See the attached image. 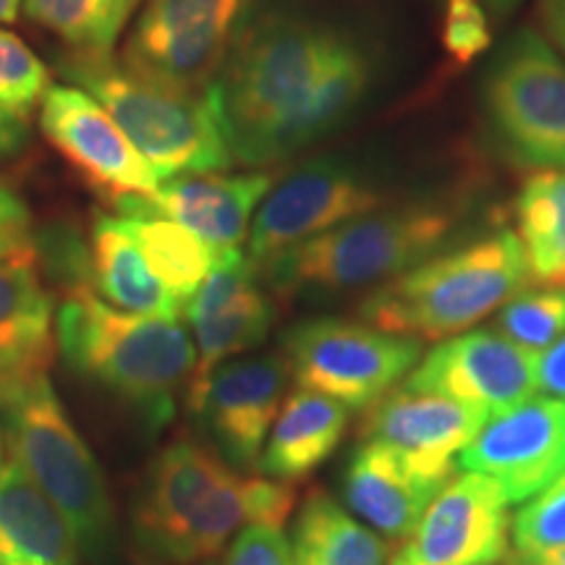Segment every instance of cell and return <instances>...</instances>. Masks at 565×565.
Returning a JSON list of instances; mask_svg holds the SVG:
<instances>
[{"label":"cell","instance_id":"obj_1","mask_svg":"<svg viewBox=\"0 0 565 565\" xmlns=\"http://www.w3.org/2000/svg\"><path fill=\"white\" fill-rule=\"evenodd\" d=\"M372 74L364 47L335 26L286 13L244 26L212 82L233 162L278 166L333 134Z\"/></svg>","mask_w":565,"mask_h":565},{"label":"cell","instance_id":"obj_2","mask_svg":"<svg viewBox=\"0 0 565 565\" xmlns=\"http://www.w3.org/2000/svg\"><path fill=\"white\" fill-rule=\"evenodd\" d=\"M55 345L71 370L131 408L152 435L171 424L196 370L194 335L181 317L121 312L95 291L61 301Z\"/></svg>","mask_w":565,"mask_h":565},{"label":"cell","instance_id":"obj_3","mask_svg":"<svg viewBox=\"0 0 565 565\" xmlns=\"http://www.w3.org/2000/svg\"><path fill=\"white\" fill-rule=\"evenodd\" d=\"M58 68L108 110L160 181L215 173L233 162L212 84L200 92L173 87L113 55L71 53Z\"/></svg>","mask_w":565,"mask_h":565},{"label":"cell","instance_id":"obj_4","mask_svg":"<svg viewBox=\"0 0 565 565\" xmlns=\"http://www.w3.org/2000/svg\"><path fill=\"white\" fill-rule=\"evenodd\" d=\"M529 282L519 236L498 231L395 275L366 296L359 317L393 335L445 341L484 320Z\"/></svg>","mask_w":565,"mask_h":565},{"label":"cell","instance_id":"obj_5","mask_svg":"<svg viewBox=\"0 0 565 565\" xmlns=\"http://www.w3.org/2000/svg\"><path fill=\"white\" fill-rule=\"evenodd\" d=\"M456 223L458 207L435 200L377 207L280 254L257 273L280 296L362 291L433 257Z\"/></svg>","mask_w":565,"mask_h":565},{"label":"cell","instance_id":"obj_6","mask_svg":"<svg viewBox=\"0 0 565 565\" xmlns=\"http://www.w3.org/2000/svg\"><path fill=\"white\" fill-rule=\"evenodd\" d=\"M0 414L13 461L63 513L82 553L108 555L116 540L108 484L47 372L0 393Z\"/></svg>","mask_w":565,"mask_h":565},{"label":"cell","instance_id":"obj_7","mask_svg":"<svg viewBox=\"0 0 565 565\" xmlns=\"http://www.w3.org/2000/svg\"><path fill=\"white\" fill-rule=\"evenodd\" d=\"M484 126L515 166L565 171V58L534 32L515 30L482 79Z\"/></svg>","mask_w":565,"mask_h":565},{"label":"cell","instance_id":"obj_8","mask_svg":"<svg viewBox=\"0 0 565 565\" xmlns=\"http://www.w3.org/2000/svg\"><path fill=\"white\" fill-rule=\"evenodd\" d=\"M282 349L299 387L349 408H366L383 398L422 356V343L414 338L338 317L296 324L282 338Z\"/></svg>","mask_w":565,"mask_h":565},{"label":"cell","instance_id":"obj_9","mask_svg":"<svg viewBox=\"0 0 565 565\" xmlns=\"http://www.w3.org/2000/svg\"><path fill=\"white\" fill-rule=\"evenodd\" d=\"M254 0H147L121 61L181 89H207L244 32Z\"/></svg>","mask_w":565,"mask_h":565},{"label":"cell","instance_id":"obj_10","mask_svg":"<svg viewBox=\"0 0 565 565\" xmlns=\"http://www.w3.org/2000/svg\"><path fill=\"white\" fill-rule=\"evenodd\" d=\"M380 204V189H374L351 162L317 158L275 183L254 212L249 259L263 267L309 238L377 210Z\"/></svg>","mask_w":565,"mask_h":565},{"label":"cell","instance_id":"obj_11","mask_svg":"<svg viewBox=\"0 0 565 565\" xmlns=\"http://www.w3.org/2000/svg\"><path fill=\"white\" fill-rule=\"evenodd\" d=\"M294 372L286 353L228 359L186 395L215 450L233 471L257 469L275 416L288 395Z\"/></svg>","mask_w":565,"mask_h":565},{"label":"cell","instance_id":"obj_12","mask_svg":"<svg viewBox=\"0 0 565 565\" xmlns=\"http://www.w3.org/2000/svg\"><path fill=\"white\" fill-rule=\"evenodd\" d=\"M40 105L45 139L110 207L124 196H145L160 186L150 162L87 92L58 84L47 89Z\"/></svg>","mask_w":565,"mask_h":565},{"label":"cell","instance_id":"obj_13","mask_svg":"<svg viewBox=\"0 0 565 565\" xmlns=\"http://www.w3.org/2000/svg\"><path fill=\"white\" fill-rule=\"evenodd\" d=\"M458 466L498 482L508 503H526L565 471V404L532 395L490 414Z\"/></svg>","mask_w":565,"mask_h":565},{"label":"cell","instance_id":"obj_14","mask_svg":"<svg viewBox=\"0 0 565 565\" xmlns=\"http://www.w3.org/2000/svg\"><path fill=\"white\" fill-rule=\"evenodd\" d=\"M487 416L482 406L401 385L364 408L359 435L364 443L385 445L422 477L448 482Z\"/></svg>","mask_w":565,"mask_h":565},{"label":"cell","instance_id":"obj_15","mask_svg":"<svg viewBox=\"0 0 565 565\" xmlns=\"http://www.w3.org/2000/svg\"><path fill=\"white\" fill-rule=\"evenodd\" d=\"M508 505L490 477L456 471L395 555L412 565H494L508 553Z\"/></svg>","mask_w":565,"mask_h":565},{"label":"cell","instance_id":"obj_16","mask_svg":"<svg viewBox=\"0 0 565 565\" xmlns=\"http://www.w3.org/2000/svg\"><path fill=\"white\" fill-rule=\"evenodd\" d=\"M536 356L540 353L521 349L492 330H471L435 345L404 385L498 414L540 391Z\"/></svg>","mask_w":565,"mask_h":565},{"label":"cell","instance_id":"obj_17","mask_svg":"<svg viewBox=\"0 0 565 565\" xmlns=\"http://www.w3.org/2000/svg\"><path fill=\"white\" fill-rule=\"evenodd\" d=\"M257 280V265L242 249L215 257L207 278L183 309L196 345V370L183 395L194 393L215 366L257 349L270 333L275 307Z\"/></svg>","mask_w":565,"mask_h":565},{"label":"cell","instance_id":"obj_18","mask_svg":"<svg viewBox=\"0 0 565 565\" xmlns=\"http://www.w3.org/2000/svg\"><path fill=\"white\" fill-rule=\"evenodd\" d=\"M275 186L267 171L223 175H181L166 181L152 194L124 196L113 207L118 215L168 217L200 236L215 257L242 249L249 236L254 212Z\"/></svg>","mask_w":565,"mask_h":565},{"label":"cell","instance_id":"obj_19","mask_svg":"<svg viewBox=\"0 0 565 565\" xmlns=\"http://www.w3.org/2000/svg\"><path fill=\"white\" fill-rule=\"evenodd\" d=\"M233 471L207 445L179 437L160 450L134 505L137 545L154 561H171L183 529L194 519L210 492Z\"/></svg>","mask_w":565,"mask_h":565},{"label":"cell","instance_id":"obj_20","mask_svg":"<svg viewBox=\"0 0 565 565\" xmlns=\"http://www.w3.org/2000/svg\"><path fill=\"white\" fill-rule=\"evenodd\" d=\"M443 487L445 482L422 477L385 445L362 443L345 466L343 500L374 532L404 545Z\"/></svg>","mask_w":565,"mask_h":565},{"label":"cell","instance_id":"obj_21","mask_svg":"<svg viewBox=\"0 0 565 565\" xmlns=\"http://www.w3.org/2000/svg\"><path fill=\"white\" fill-rule=\"evenodd\" d=\"M55 307L34 259H0V393L45 374L55 356Z\"/></svg>","mask_w":565,"mask_h":565},{"label":"cell","instance_id":"obj_22","mask_svg":"<svg viewBox=\"0 0 565 565\" xmlns=\"http://www.w3.org/2000/svg\"><path fill=\"white\" fill-rule=\"evenodd\" d=\"M68 521L17 461L0 466V565H76Z\"/></svg>","mask_w":565,"mask_h":565},{"label":"cell","instance_id":"obj_23","mask_svg":"<svg viewBox=\"0 0 565 565\" xmlns=\"http://www.w3.org/2000/svg\"><path fill=\"white\" fill-rule=\"evenodd\" d=\"M349 429V406L315 391L286 395L257 469L278 482H301L335 454Z\"/></svg>","mask_w":565,"mask_h":565},{"label":"cell","instance_id":"obj_24","mask_svg":"<svg viewBox=\"0 0 565 565\" xmlns=\"http://www.w3.org/2000/svg\"><path fill=\"white\" fill-rule=\"evenodd\" d=\"M89 252L95 294L110 307L131 315L181 317L183 303L152 273L121 215L97 212L89 231Z\"/></svg>","mask_w":565,"mask_h":565},{"label":"cell","instance_id":"obj_25","mask_svg":"<svg viewBox=\"0 0 565 565\" xmlns=\"http://www.w3.org/2000/svg\"><path fill=\"white\" fill-rule=\"evenodd\" d=\"M294 565H387L391 547L349 511L315 490L303 500L294 526Z\"/></svg>","mask_w":565,"mask_h":565},{"label":"cell","instance_id":"obj_26","mask_svg":"<svg viewBox=\"0 0 565 565\" xmlns=\"http://www.w3.org/2000/svg\"><path fill=\"white\" fill-rule=\"evenodd\" d=\"M529 280L565 288V171H534L513 204Z\"/></svg>","mask_w":565,"mask_h":565},{"label":"cell","instance_id":"obj_27","mask_svg":"<svg viewBox=\"0 0 565 565\" xmlns=\"http://www.w3.org/2000/svg\"><path fill=\"white\" fill-rule=\"evenodd\" d=\"M141 0H24V13L82 55H113Z\"/></svg>","mask_w":565,"mask_h":565},{"label":"cell","instance_id":"obj_28","mask_svg":"<svg viewBox=\"0 0 565 565\" xmlns=\"http://www.w3.org/2000/svg\"><path fill=\"white\" fill-rule=\"evenodd\" d=\"M121 217L145 252L152 273L186 309L189 299L215 265V254L200 236L168 217Z\"/></svg>","mask_w":565,"mask_h":565},{"label":"cell","instance_id":"obj_29","mask_svg":"<svg viewBox=\"0 0 565 565\" xmlns=\"http://www.w3.org/2000/svg\"><path fill=\"white\" fill-rule=\"evenodd\" d=\"M494 324L508 341L542 353L565 335V288H524L500 307Z\"/></svg>","mask_w":565,"mask_h":565},{"label":"cell","instance_id":"obj_30","mask_svg":"<svg viewBox=\"0 0 565 565\" xmlns=\"http://www.w3.org/2000/svg\"><path fill=\"white\" fill-rule=\"evenodd\" d=\"M51 71L24 40L0 30V105L26 118L51 89Z\"/></svg>","mask_w":565,"mask_h":565},{"label":"cell","instance_id":"obj_31","mask_svg":"<svg viewBox=\"0 0 565 565\" xmlns=\"http://www.w3.org/2000/svg\"><path fill=\"white\" fill-rule=\"evenodd\" d=\"M34 259L63 294L95 291L92 280V252L82 233L71 225H47L34 236Z\"/></svg>","mask_w":565,"mask_h":565},{"label":"cell","instance_id":"obj_32","mask_svg":"<svg viewBox=\"0 0 565 565\" xmlns=\"http://www.w3.org/2000/svg\"><path fill=\"white\" fill-rule=\"evenodd\" d=\"M513 545L521 557L565 545V471L515 513Z\"/></svg>","mask_w":565,"mask_h":565},{"label":"cell","instance_id":"obj_33","mask_svg":"<svg viewBox=\"0 0 565 565\" xmlns=\"http://www.w3.org/2000/svg\"><path fill=\"white\" fill-rule=\"evenodd\" d=\"M492 45V19L482 0H443V47L458 66H469Z\"/></svg>","mask_w":565,"mask_h":565},{"label":"cell","instance_id":"obj_34","mask_svg":"<svg viewBox=\"0 0 565 565\" xmlns=\"http://www.w3.org/2000/svg\"><path fill=\"white\" fill-rule=\"evenodd\" d=\"M221 565H294V550L282 529L254 524L233 536Z\"/></svg>","mask_w":565,"mask_h":565},{"label":"cell","instance_id":"obj_35","mask_svg":"<svg viewBox=\"0 0 565 565\" xmlns=\"http://www.w3.org/2000/svg\"><path fill=\"white\" fill-rule=\"evenodd\" d=\"M0 259H34L32 215L6 183H0Z\"/></svg>","mask_w":565,"mask_h":565},{"label":"cell","instance_id":"obj_36","mask_svg":"<svg viewBox=\"0 0 565 565\" xmlns=\"http://www.w3.org/2000/svg\"><path fill=\"white\" fill-rule=\"evenodd\" d=\"M536 385L565 404V335L536 356Z\"/></svg>","mask_w":565,"mask_h":565},{"label":"cell","instance_id":"obj_37","mask_svg":"<svg viewBox=\"0 0 565 565\" xmlns=\"http://www.w3.org/2000/svg\"><path fill=\"white\" fill-rule=\"evenodd\" d=\"M30 131H26V118L17 116L0 105V160H9L26 147Z\"/></svg>","mask_w":565,"mask_h":565},{"label":"cell","instance_id":"obj_38","mask_svg":"<svg viewBox=\"0 0 565 565\" xmlns=\"http://www.w3.org/2000/svg\"><path fill=\"white\" fill-rule=\"evenodd\" d=\"M536 17L547 40L565 55V0H540Z\"/></svg>","mask_w":565,"mask_h":565},{"label":"cell","instance_id":"obj_39","mask_svg":"<svg viewBox=\"0 0 565 565\" xmlns=\"http://www.w3.org/2000/svg\"><path fill=\"white\" fill-rule=\"evenodd\" d=\"M521 0H482V6L490 13V19L494 21H503L505 17H511V13L519 9Z\"/></svg>","mask_w":565,"mask_h":565},{"label":"cell","instance_id":"obj_40","mask_svg":"<svg viewBox=\"0 0 565 565\" xmlns=\"http://www.w3.org/2000/svg\"><path fill=\"white\" fill-rule=\"evenodd\" d=\"M526 565H565V545L557 550H547V553L524 557Z\"/></svg>","mask_w":565,"mask_h":565},{"label":"cell","instance_id":"obj_41","mask_svg":"<svg viewBox=\"0 0 565 565\" xmlns=\"http://www.w3.org/2000/svg\"><path fill=\"white\" fill-rule=\"evenodd\" d=\"M21 0H0V24H11L17 19Z\"/></svg>","mask_w":565,"mask_h":565},{"label":"cell","instance_id":"obj_42","mask_svg":"<svg viewBox=\"0 0 565 565\" xmlns=\"http://www.w3.org/2000/svg\"><path fill=\"white\" fill-rule=\"evenodd\" d=\"M494 565H526V561L521 555H515V553H505L503 561H498Z\"/></svg>","mask_w":565,"mask_h":565},{"label":"cell","instance_id":"obj_43","mask_svg":"<svg viewBox=\"0 0 565 565\" xmlns=\"http://www.w3.org/2000/svg\"><path fill=\"white\" fill-rule=\"evenodd\" d=\"M134 565H171V563H162V561H134Z\"/></svg>","mask_w":565,"mask_h":565},{"label":"cell","instance_id":"obj_44","mask_svg":"<svg viewBox=\"0 0 565 565\" xmlns=\"http://www.w3.org/2000/svg\"><path fill=\"white\" fill-rule=\"evenodd\" d=\"M387 565H412V563L401 561V557H398V555H393V561H391V563H387Z\"/></svg>","mask_w":565,"mask_h":565},{"label":"cell","instance_id":"obj_45","mask_svg":"<svg viewBox=\"0 0 565 565\" xmlns=\"http://www.w3.org/2000/svg\"><path fill=\"white\" fill-rule=\"evenodd\" d=\"M0 466H3V429H0Z\"/></svg>","mask_w":565,"mask_h":565}]
</instances>
